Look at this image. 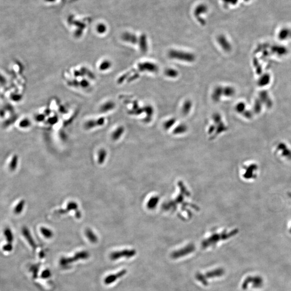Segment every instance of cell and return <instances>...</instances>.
<instances>
[{
	"instance_id": "cell-1",
	"label": "cell",
	"mask_w": 291,
	"mask_h": 291,
	"mask_svg": "<svg viewBox=\"0 0 291 291\" xmlns=\"http://www.w3.org/2000/svg\"><path fill=\"white\" fill-rule=\"evenodd\" d=\"M176 188L172 198L163 204V210L167 214L176 215L184 221L191 220L199 208L192 202L191 192L184 182L178 181Z\"/></svg>"
},
{
	"instance_id": "cell-2",
	"label": "cell",
	"mask_w": 291,
	"mask_h": 291,
	"mask_svg": "<svg viewBox=\"0 0 291 291\" xmlns=\"http://www.w3.org/2000/svg\"><path fill=\"white\" fill-rule=\"evenodd\" d=\"M260 168L257 162L254 161H247L243 162L239 168L240 177L247 182L256 181L259 175Z\"/></svg>"
},
{
	"instance_id": "cell-3",
	"label": "cell",
	"mask_w": 291,
	"mask_h": 291,
	"mask_svg": "<svg viewBox=\"0 0 291 291\" xmlns=\"http://www.w3.org/2000/svg\"><path fill=\"white\" fill-rule=\"evenodd\" d=\"M273 154L279 161L291 162V147L285 143H279L273 148Z\"/></svg>"
},
{
	"instance_id": "cell-4",
	"label": "cell",
	"mask_w": 291,
	"mask_h": 291,
	"mask_svg": "<svg viewBox=\"0 0 291 291\" xmlns=\"http://www.w3.org/2000/svg\"><path fill=\"white\" fill-rule=\"evenodd\" d=\"M237 230L236 229H222L220 230V231L218 230H212L210 234V236L206 238L204 240L203 242V245L204 247L212 245V243H215L217 242H219L220 240L218 239L220 237H224L229 238V237H231L234 234H236Z\"/></svg>"
},
{
	"instance_id": "cell-5",
	"label": "cell",
	"mask_w": 291,
	"mask_h": 291,
	"mask_svg": "<svg viewBox=\"0 0 291 291\" xmlns=\"http://www.w3.org/2000/svg\"><path fill=\"white\" fill-rule=\"evenodd\" d=\"M169 56L170 58L176 59L181 61L191 62L195 60V56L190 53H185L183 51L172 50L169 52Z\"/></svg>"
},
{
	"instance_id": "cell-6",
	"label": "cell",
	"mask_w": 291,
	"mask_h": 291,
	"mask_svg": "<svg viewBox=\"0 0 291 291\" xmlns=\"http://www.w3.org/2000/svg\"><path fill=\"white\" fill-rule=\"evenodd\" d=\"M160 202V196L156 194H153L148 198L146 202V208L147 209L154 211L158 207Z\"/></svg>"
},
{
	"instance_id": "cell-7",
	"label": "cell",
	"mask_w": 291,
	"mask_h": 291,
	"mask_svg": "<svg viewBox=\"0 0 291 291\" xmlns=\"http://www.w3.org/2000/svg\"><path fill=\"white\" fill-rule=\"evenodd\" d=\"M208 10L207 7L204 5H198L195 10L194 14L196 18L197 19V21L200 23V24L204 25L205 24V21L200 17V15L202 14H204L206 13Z\"/></svg>"
},
{
	"instance_id": "cell-8",
	"label": "cell",
	"mask_w": 291,
	"mask_h": 291,
	"mask_svg": "<svg viewBox=\"0 0 291 291\" xmlns=\"http://www.w3.org/2000/svg\"><path fill=\"white\" fill-rule=\"evenodd\" d=\"M217 41L220 44V47L224 49L225 51H229L231 49V46L227 39L224 35H220L217 38Z\"/></svg>"
},
{
	"instance_id": "cell-9",
	"label": "cell",
	"mask_w": 291,
	"mask_h": 291,
	"mask_svg": "<svg viewBox=\"0 0 291 291\" xmlns=\"http://www.w3.org/2000/svg\"><path fill=\"white\" fill-rule=\"evenodd\" d=\"M78 204L76 202L72 201V202H69L67 204V208L65 209V210H60L59 212L61 214H63L66 213L67 212H69L71 210H77L78 209Z\"/></svg>"
},
{
	"instance_id": "cell-10",
	"label": "cell",
	"mask_w": 291,
	"mask_h": 291,
	"mask_svg": "<svg viewBox=\"0 0 291 291\" xmlns=\"http://www.w3.org/2000/svg\"><path fill=\"white\" fill-rule=\"evenodd\" d=\"M134 253V251L133 250H124V251H120V252H115L113 253L112 254V257L113 258H119V257L121 256H132Z\"/></svg>"
},
{
	"instance_id": "cell-11",
	"label": "cell",
	"mask_w": 291,
	"mask_h": 291,
	"mask_svg": "<svg viewBox=\"0 0 291 291\" xmlns=\"http://www.w3.org/2000/svg\"><path fill=\"white\" fill-rule=\"evenodd\" d=\"M85 234L87 238L89 239L90 241H91L92 243H96L98 240V237H97L96 234L94 233V232L91 229H87L85 231Z\"/></svg>"
},
{
	"instance_id": "cell-12",
	"label": "cell",
	"mask_w": 291,
	"mask_h": 291,
	"mask_svg": "<svg viewBox=\"0 0 291 291\" xmlns=\"http://www.w3.org/2000/svg\"><path fill=\"white\" fill-rule=\"evenodd\" d=\"M107 152L105 149H100L98 152V162L99 164H101L104 163L105 162V160L107 157Z\"/></svg>"
},
{
	"instance_id": "cell-13",
	"label": "cell",
	"mask_w": 291,
	"mask_h": 291,
	"mask_svg": "<svg viewBox=\"0 0 291 291\" xmlns=\"http://www.w3.org/2000/svg\"><path fill=\"white\" fill-rule=\"evenodd\" d=\"M25 204V202L24 200H21L20 202H19V203L17 204L14 208V212L15 214L16 215L20 214L23 210Z\"/></svg>"
},
{
	"instance_id": "cell-14",
	"label": "cell",
	"mask_w": 291,
	"mask_h": 291,
	"mask_svg": "<svg viewBox=\"0 0 291 291\" xmlns=\"http://www.w3.org/2000/svg\"><path fill=\"white\" fill-rule=\"evenodd\" d=\"M123 38H124L125 40L128 42H130L131 43H135L137 42V36H135L133 34L129 33H125L123 36Z\"/></svg>"
},
{
	"instance_id": "cell-15",
	"label": "cell",
	"mask_w": 291,
	"mask_h": 291,
	"mask_svg": "<svg viewBox=\"0 0 291 291\" xmlns=\"http://www.w3.org/2000/svg\"><path fill=\"white\" fill-rule=\"evenodd\" d=\"M18 164V156L17 155H14L9 164V169L11 171H14L17 167Z\"/></svg>"
},
{
	"instance_id": "cell-16",
	"label": "cell",
	"mask_w": 291,
	"mask_h": 291,
	"mask_svg": "<svg viewBox=\"0 0 291 291\" xmlns=\"http://www.w3.org/2000/svg\"><path fill=\"white\" fill-rule=\"evenodd\" d=\"M41 232L43 234V236L46 238H51L53 236V232L51 230L45 227H42L41 228Z\"/></svg>"
},
{
	"instance_id": "cell-17",
	"label": "cell",
	"mask_w": 291,
	"mask_h": 291,
	"mask_svg": "<svg viewBox=\"0 0 291 291\" xmlns=\"http://www.w3.org/2000/svg\"><path fill=\"white\" fill-rule=\"evenodd\" d=\"M234 94V88L231 87H226L223 88V95L227 97H231Z\"/></svg>"
},
{
	"instance_id": "cell-18",
	"label": "cell",
	"mask_w": 291,
	"mask_h": 291,
	"mask_svg": "<svg viewBox=\"0 0 291 291\" xmlns=\"http://www.w3.org/2000/svg\"><path fill=\"white\" fill-rule=\"evenodd\" d=\"M140 43H141V48H142V50L144 51H145L147 49V44L146 36L145 35H142L140 37Z\"/></svg>"
},
{
	"instance_id": "cell-19",
	"label": "cell",
	"mask_w": 291,
	"mask_h": 291,
	"mask_svg": "<svg viewBox=\"0 0 291 291\" xmlns=\"http://www.w3.org/2000/svg\"><path fill=\"white\" fill-rule=\"evenodd\" d=\"M124 133V129L119 128L116 130L113 134H112V138L115 140H117L120 138L121 135Z\"/></svg>"
},
{
	"instance_id": "cell-20",
	"label": "cell",
	"mask_w": 291,
	"mask_h": 291,
	"mask_svg": "<svg viewBox=\"0 0 291 291\" xmlns=\"http://www.w3.org/2000/svg\"><path fill=\"white\" fill-rule=\"evenodd\" d=\"M23 233L24 234L25 237H26V238L28 240H29L30 243L31 244V245H33L34 244V242L33 241V239H32V237L31 236V234H30V232H29V230L27 229V228H24L23 229Z\"/></svg>"
},
{
	"instance_id": "cell-21",
	"label": "cell",
	"mask_w": 291,
	"mask_h": 291,
	"mask_svg": "<svg viewBox=\"0 0 291 291\" xmlns=\"http://www.w3.org/2000/svg\"><path fill=\"white\" fill-rule=\"evenodd\" d=\"M186 127L183 125H180L178 127H177L176 129L174 130V134H181L183 133L186 131Z\"/></svg>"
},
{
	"instance_id": "cell-22",
	"label": "cell",
	"mask_w": 291,
	"mask_h": 291,
	"mask_svg": "<svg viewBox=\"0 0 291 291\" xmlns=\"http://www.w3.org/2000/svg\"><path fill=\"white\" fill-rule=\"evenodd\" d=\"M191 102L190 101H188L186 102L184 105V107L182 109V111H183V113L185 115L187 113H188L189 112V111L190 110V108H191Z\"/></svg>"
},
{
	"instance_id": "cell-23",
	"label": "cell",
	"mask_w": 291,
	"mask_h": 291,
	"mask_svg": "<svg viewBox=\"0 0 291 291\" xmlns=\"http://www.w3.org/2000/svg\"><path fill=\"white\" fill-rule=\"evenodd\" d=\"M5 234L6 238L9 242H11L13 240V234L9 229L7 228L5 230Z\"/></svg>"
},
{
	"instance_id": "cell-24",
	"label": "cell",
	"mask_w": 291,
	"mask_h": 291,
	"mask_svg": "<svg viewBox=\"0 0 291 291\" xmlns=\"http://www.w3.org/2000/svg\"><path fill=\"white\" fill-rule=\"evenodd\" d=\"M177 72L174 70L169 69L166 72V75L170 77H175L177 75Z\"/></svg>"
},
{
	"instance_id": "cell-25",
	"label": "cell",
	"mask_w": 291,
	"mask_h": 291,
	"mask_svg": "<svg viewBox=\"0 0 291 291\" xmlns=\"http://www.w3.org/2000/svg\"><path fill=\"white\" fill-rule=\"evenodd\" d=\"M175 122V120L170 119L168 120L167 123H166L164 124V129H170V127L174 124Z\"/></svg>"
},
{
	"instance_id": "cell-26",
	"label": "cell",
	"mask_w": 291,
	"mask_h": 291,
	"mask_svg": "<svg viewBox=\"0 0 291 291\" xmlns=\"http://www.w3.org/2000/svg\"><path fill=\"white\" fill-rule=\"evenodd\" d=\"M98 30L99 32H103L104 30H105V27L103 25H100L99 27H98Z\"/></svg>"
},
{
	"instance_id": "cell-27",
	"label": "cell",
	"mask_w": 291,
	"mask_h": 291,
	"mask_svg": "<svg viewBox=\"0 0 291 291\" xmlns=\"http://www.w3.org/2000/svg\"><path fill=\"white\" fill-rule=\"evenodd\" d=\"M288 196L289 200H290V202H291V192H290V193L288 194ZM289 225H290V226H289V227H290V230H291V220H290L289 221Z\"/></svg>"
},
{
	"instance_id": "cell-28",
	"label": "cell",
	"mask_w": 291,
	"mask_h": 291,
	"mask_svg": "<svg viewBox=\"0 0 291 291\" xmlns=\"http://www.w3.org/2000/svg\"><path fill=\"white\" fill-rule=\"evenodd\" d=\"M76 216L77 218H81V212L80 211H77L76 212Z\"/></svg>"
},
{
	"instance_id": "cell-29",
	"label": "cell",
	"mask_w": 291,
	"mask_h": 291,
	"mask_svg": "<svg viewBox=\"0 0 291 291\" xmlns=\"http://www.w3.org/2000/svg\"><path fill=\"white\" fill-rule=\"evenodd\" d=\"M224 1L226 2V3L227 2V3H234L236 1V0H224Z\"/></svg>"
}]
</instances>
